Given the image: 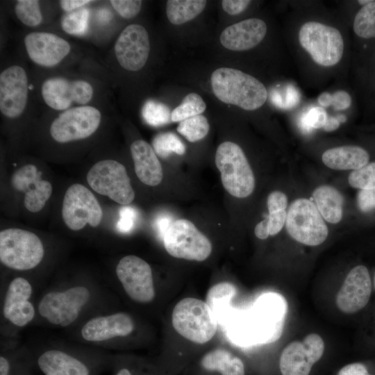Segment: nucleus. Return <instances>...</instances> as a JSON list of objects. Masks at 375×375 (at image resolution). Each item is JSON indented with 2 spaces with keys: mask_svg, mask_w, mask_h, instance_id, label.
Wrapping results in <instances>:
<instances>
[{
  "mask_svg": "<svg viewBox=\"0 0 375 375\" xmlns=\"http://www.w3.org/2000/svg\"><path fill=\"white\" fill-rule=\"evenodd\" d=\"M267 25L264 21L250 18L226 27L221 33V44L231 51H245L258 45L265 38Z\"/></svg>",
  "mask_w": 375,
  "mask_h": 375,
  "instance_id": "6ab92c4d",
  "label": "nucleus"
},
{
  "mask_svg": "<svg viewBox=\"0 0 375 375\" xmlns=\"http://www.w3.org/2000/svg\"><path fill=\"white\" fill-rule=\"evenodd\" d=\"M287 205V197L284 193L280 191L272 192L267 197V208L269 213L281 210H285Z\"/></svg>",
  "mask_w": 375,
  "mask_h": 375,
  "instance_id": "c03bdc74",
  "label": "nucleus"
},
{
  "mask_svg": "<svg viewBox=\"0 0 375 375\" xmlns=\"http://www.w3.org/2000/svg\"><path fill=\"white\" fill-rule=\"evenodd\" d=\"M89 298V290L82 286L69 288L64 292H49L41 299L38 311L50 323L66 326L76 319Z\"/></svg>",
  "mask_w": 375,
  "mask_h": 375,
  "instance_id": "9b49d317",
  "label": "nucleus"
},
{
  "mask_svg": "<svg viewBox=\"0 0 375 375\" xmlns=\"http://www.w3.org/2000/svg\"><path fill=\"white\" fill-rule=\"evenodd\" d=\"M28 94V81L25 69L11 65L0 74V110L6 117L14 119L24 111Z\"/></svg>",
  "mask_w": 375,
  "mask_h": 375,
  "instance_id": "dca6fc26",
  "label": "nucleus"
},
{
  "mask_svg": "<svg viewBox=\"0 0 375 375\" xmlns=\"http://www.w3.org/2000/svg\"><path fill=\"white\" fill-rule=\"evenodd\" d=\"M51 193V184L42 180L34 189L25 194L24 202L26 208L32 212H39L44 208Z\"/></svg>",
  "mask_w": 375,
  "mask_h": 375,
  "instance_id": "c9c22d12",
  "label": "nucleus"
},
{
  "mask_svg": "<svg viewBox=\"0 0 375 375\" xmlns=\"http://www.w3.org/2000/svg\"><path fill=\"white\" fill-rule=\"evenodd\" d=\"M318 102L323 107L332 105V94L328 92L322 93L318 97Z\"/></svg>",
  "mask_w": 375,
  "mask_h": 375,
  "instance_id": "5fc2aeb1",
  "label": "nucleus"
},
{
  "mask_svg": "<svg viewBox=\"0 0 375 375\" xmlns=\"http://www.w3.org/2000/svg\"><path fill=\"white\" fill-rule=\"evenodd\" d=\"M372 0H360L358 1L360 4H362L363 6L367 5V3L372 2Z\"/></svg>",
  "mask_w": 375,
  "mask_h": 375,
  "instance_id": "bf43d9fd",
  "label": "nucleus"
},
{
  "mask_svg": "<svg viewBox=\"0 0 375 375\" xmlns=\"http://www.w3.org/2000/svg\"><path fill=\"white\" fill-rule=\"evenodd\" d=\"M287 212L281 210L272 213H269L268 227L269 235H274L278 233L285 224Z\"/></svg>",
  "mask_w": 375,
  "mask_h": 375,
  "instance_id": "37998d69",
  "label": "nucleus"
},
{
  "mask_svg": "<svg viewBox=\"0 0 375 375\" xmlns=\"http://www.w3.org/2000/svg\"><path fill=\"white\" fill-rule=\"evenodd\" d=\"M349 184L360 190L375 188V162L367 163L351 172L348 178Z\"/></svg>",
  "mask_w": 375,
  "mask_h": 375,
  "instance_id": "4c0bfd02",
  "label": "nucleus"
},
{
  "mask_svg": "<svg viewBox=\"0 0 375 375\" xmlns=\"http://www.w3.org/2000/svg\"><path fill=\"white\" fill-rule=\"evenodd\" d=\"M91 2H92L91 0H61L59 1V4L64 11L70 12L84 8L85 6Z\"/></svg>",
  "mask_w": 375,
  "mask_h": 375,
  "instance_id": "8fccbe9b",
  "label": "nucleus"
},
{
  "mask_svg": "<svg viewBox=\"0 0 375 375\" xmlns=\"http://www.w3.org/2000/svg\"><path fill=\"white\" fill-rule=\"evenodd\" d=\"M101 120V113L95 107L85 105L71 108L52 122L50 134L60 143L83 140L97 130Z\"/></svg>",
  "mask_w": 375,
  "mask_h": 375,
  "instance_id": "1a4fd4ad",
  "label": "nucleus"
},
{
  "mask_svg": "<svg viewBox=\"0 0 375 375\" xmlns=\"http://www.w3.org/2000/svg\"><path fill=\"white\" fill-rule=\"evenodd\" d=\"M209 128L206 117L199 115L180 122L176 130L187 140L195 142L208 134Z\"/></svg>",
  "mask_w": 375,
  "mask_h": 375,
  "instance_id": "c756f323",
  "label": "nucleus"
},
{
  "mask_svg": "<svg viewBox=\"0 0 375 375\" xmlns=\"http://www.w3.org/2000/svg\"><path fill=\"white\" fill-rule=\"evenodd\" d=\"M172 222L171 218L167 216H162L158 218L156 226L162 238Z\"/></svg>",
  "mask_w": 375,
  "mask_h": 375,
  "instance_id": "864d4df0",
  "label": "nucleus"
},
{
  "mask_svg": "<svg viewBox=\"0 0 375 375\" xmlns=\"http://www.w3.org/2000/svg\"><path fill=\"white\" fill-rule=\"evenodd\" d=\"M206 3L205 0H169L166 3L167 18L173 24H184L199 15Z\"/></svg>",
  "mask_w": 375,
  "mask_h": 375,
  "instance_id": "bb28decb",
  "label": "nucleus"
},
{
  "mask_svg": "<svg viewBox=\"0 0 375 375\" xmlns=\"http://www.w3.org/2000/svg\"><path fill=\"white\" fill-rule=\"evenodd\" d=\"M38 364L45 375H89L88 367L82 362L58 350L43 353Z\"/></svg>",
  "mask_w": 375,
  "mask_h": 375,
  "instance_id": "5701e85b",
  "label": "nucleus"
},
{
  "mask_svg": "<svg viewBox=\"0 0 375 375\" xmlns=\"http://www.w3.org/2000/svg\"><path fill=\"white\" fill-rule=\"evenodd\" d=\"M374 288H375V274H374Z\"/></svg>",
  "mask_w": 375,
  "mask_h": 375,
  "instance_id": "052dcab7",
  "label": "nucleus"
},
{
  "mask_svg": "<svg viewBox=\"0 0 375 375\" xmlns=\"http://www.w3.org/2000/svg\"><path fill=\"white\" fill-rule=\"evenodd\" d=\"M41 94L45 103L56 110H66L73 103L85 106L92 99V85L84 80L51 77L44 81Z\"/></svg>",
  "mask_w": 375,
  "mask_h": 375,
  "instance_id": "f8f14e48",
  "label": "nucleus"
},
{
  "mask_svg": "<svg viewBox=\"0 0 375 375\" xmlns=\"http://www.w3.org/2000/svg\"><path fill=\"white\" fill-rule=\"evenodd\" d=\"M338 375H369L365 366L360 362L349 364L343 367Z\"/></svg>",
  "mask_w": 375,
  "mask_h": 375,
  "instance_id": "de8ad7c7",
  "label": "nucleus"
},
{
  "mask_svg": "<svg viewBox=\"0 0 375 375\" xmlns=\"http://www.w3.org/2000/svg\"><path fill=\"white\" fill-rule=\"evenodd\" d=\"M131 317L124 312L94 317L82 328L83 338L91 342L104 341L117 336H126L133 330Z\"/></svg>",
  "mask_w": 375,
  "mask_h": 375,
  "instance_id": "412c9836",
  "label": "nucleus"
},
{
  "mask_svg": "<svg viewBox=\"0 0 375 375\" xmlns=\"http://www.w3.org/2000/svg\"><path fill=\"white\" fill-rule=\"evenodd\" d=\"M110 3L122 17L131 19L140 11L142 2L140 0H111Z\"/></svg>",
  "mask_w": 375,
  "mask_h": 375,
  "instance_id": "ea45409f",
  "label": "nucleus"
},
{
  "mask_svg": "<svg viewBox=\"0 0 375 375\" xmlns=\"http://www.w3.org/2000/svg\"><path fill=\"white\" fill-rule=\"evenodd\" d=\"M254 233L256 236L260 240H265L268 238L269 232L267 217L257 224L254 229Z\"/></svg>",
  "mask_w": 375,
  "mask_h": 375,
  "instance_id": "603ef678",
  "label": "nucleus"
},
{
  "mask_svg": "<svg viewBox=\"0 0 375 375\" xmlns=\"http://www.w3.org/2000/svg\"><path fill=\"white\" fill-rule=\"evenodd\" d=\"M206 108V105L200 95L194 92L190 93L172 111V122H181L190 117L201 115L205 111Z\"/></svg>",
  "mask_w": 375,
  "mask_h": 375,
  "instance_id": "c85d7f7f",
  "label": "nucleus"
},
{
  "mask_svg": "<svg viewBox=\"0 0 375 375\" xmlns=\"http://www.w3.org/2000/svg\"><path fill=\"white\" fill-rule=\"evenodd\" d=\"M351 103V97L345 91H338L332 95V106L336 110H346Z\"/></svg>",
  "mask_w": 375,
  "mask_h": 375,
  "instance_id": "49530a36",
  "label": "nucleus"
},
{
  "mask_svg": "<svg viewBox=\"0 0 375 375\" xmlns=\"http://www.w3.org/2000/svg\"><path fill=\"white\" fill-rule=\"evenodd\" d=\"M372 294L369 273L364 265L353 267L347 274L336 297L338 308L344 313L353 314L364 308Z\"/></svg>",
  "mask_w": 375,
  "mask_h": 375,
  "instance_id": "a211bd4d",
  "label": "nucleus"
},
{
  "mask_svg": "<svg viewBox=\"0 0 375 375\" xmlns=\"http://www.w3.org/2000/svg\"><path fill=\"white\" fill-rule=\"evenodd\" d=\"M353 30L362 38H375V1L363 6L356 14Z\"/></svg>",
  "mask_w": 375,
  "mask_h": 375,
  "instance_id": "7c9ffc66",
  "label": "nucleus"
},
{
  "mask_svg": "<svg viewBox=\"0 0 375 375\" xmlns=\"http://www.w3.org/2000/svg\"><path fill=\"white\" fill-rule=\"evenodd\" d=\"M212 92L224 103L254 110L266 101L265 85L253 76L236 69L221 67L210 77Z\"/></svg>",
  "mask_w": 375,
  "mask_h": 375,
  "instance_id": "f257e3e1",
  "label": "nucleus"
},
{
  "mask_svg": "<svg viewBox=\"0 0 375 375\" xmlns=\"http://www.w3.org/2000/svg\"><path fill=\"white\" fill-rule=\"evenodd\" d=\"M15 12L24 25L35 27L42 22V15L39 1L19 0L15 6Z\"/></svg>",
  "mask_w": 375,
  "mask_h": 375,
  "instance_id": "72a5a7b5",
  "label": "nucleus"
},
{
  "mask_svg": "<svg viewBox=\"0 0 375 375\" xmlns=\"http://www.w3.org/2000/svg\"><path fill=\"white\" fill-rule=\"evenodd\" d=\"M116 375H131V374L127 369H122L119 370Z\"/></svg>",
  "mask_w": 375,
  "mask_h": 375,
  "instance_id": "13d9d810",
  "label": "nucleus"
},
{
  "mask_svg": "<svg viewBox=\"0 0 375 375\" xmlns=\"http://www.w3.org/2000/svg\"><path fill=\"white\" fill-rule=\"evenodd\" d=\"M32 288L27 280L17 277L10 283L3 306L4 317L18 326L32 320L35 315L33 306L28 301Z\"/></svg>",
  "mask_w": 375,
  "mask_h": 375,
  "instance_id": "aec40b11",
  "label": "nucleus"
},
{
  "mask_svg": "<svg viewBox=\"0 0 375 375\" xmlns=\"http://www.w3.org/2000/svg\"><path fill=\"white\" fill-rule=\"evenodd\" d=\"M215 164L221 174L222 185L230 194L244 198L253 192V173L237 144L228 141L220 144L215 153Z\"/></svg>",
  "mask_w": 375,
  "mask_h": 375,
  "instance_id": "7ed1b4c3",
  "label": "nucleus"
},
{
  "mask_svg": "<svg viewBox=\"0 0 375 375\" xmlns=\"http://www.w3.org/2000/svg\"><path fill=\"white\" fill-rule=\"evenodd\" d=\"M357 203L359 209L364 212H369L375 208V188L360 190L357 196Z\"/></svg>",
  "mask_w": 375,
  "mask_h": 375,
  "instance_id": "79ce46f5",
  "label": "nucleus"
},
{
  "mask_svg": "<svg viewBox=\"0 0 375 375\" xmlns=\"http://www.w3.org/2000/svg\"><path fill=\"white\" fill-rule=\"evenodd\" d=\"M116 274L124 290L133 300L147 303L153 299L152 271L145 260L133 255L124 256L116 267Z\"/></svg>",
  "mask_w": 375,
  "mask_h": 375,
  "instance_id": "4468645a",
  "label": "nucleus"
},
{
  "mask_svg": "<svg viewBox=\"0 0 375 375\" xmlns=\"http://www.w3.org/2000/svg\"><path fill=\"white\" fill-rule=\"evenodd\" d=\"M369 156L357 146H342L326 150L322 155L323 162L333 169H358L367 165Z\"/></svg>",
  "mask_w": 375,
  "mask_h": 375,
  "instance_id": "b1692460",
  "label": "nucleus"
},
{
  "mask_svg": "<svg viewBox=\"0 0 375 375\" xmlns=\"http://www.w3.org/2000/svg\"><path fill=\"white\" fill-rule=\"evenodd\" d=\"M42 172L34 165H24L13 174L12 186L15 190L26 194L34 189L42 180Z\"/></svg>",
  "mask_w": 375,
  "mask_h": 375,
  "instance_id": "473e14b6",
  "label": "nucleus"
},
{
  "mask_svg": "<svg viewBox=\"0 0 375 375\" xmlns=\"http://www.w3.org/2000/svg\"><path fill=\"white\" fill-rule=\"evenodd\" d=\"M201 363L204 369L217 371L222 375H244V366L241 359L224 349L210 351L203 356Z\"/></svg>",
  "mask_w": 375,
  "mask_h": 375,
  "instance_id": "a878e982",
  "label": "nucleus"
},
{
  "mask_svg": "<svg viewBox=\"0 0 375 375\" xmlns=\"http://www.w3.org/2000/svg\"><path fill=\"white\" fill-rule=\"evenodd\" d=\"M153 149L159 156L167 158L172 153L183 155L185 146L180 138L173 133L166 132L158 134L152 141Z\"/></svg>",
  "mask_w": 375,
  "mask_h": 375,
  "instance_id": "2f4dec72",
  "label": "nucleus"
},
{
  "mask_svg": "<svg viewBox=\"0 0 375 375\" xmlns=\"http://www.w3.org/2000/svg\"><path fill=\"white\" fill-rule=\"evenodd\" d=\"M142 114L145 122L152 126H160L172 122L169 108L155 100H149L144 103Z\"/></svg>",
  "mask_w": 375,
  "mask_h": 375,
  "instance_id": "f704fd0d",
  "label": "nucleus"
},
{
  "mask_svg": "<svg viewBox=\"0 0 375 375\" xmlns=\"http://www.w3.org/2000/svg\"><path fill=\"white\" fill-rule=\"evenodd\" d=\"M346 117L342 115H340L336 117L328 116L326 122L323 127V129L326 131H332L337 129L341 122H346Z\"/></svg>",
  "mask_w": 375,
  "mask_h": 375,
  "instance_id": "3c124183",
  "label": "nucleus"
},
{
  "mask_svg": "<svg viewBox=\"0 0 375 375\" xmlns=\"http://www.w3.org/2000/svg\"><path fill=\"white\" fill-rule=\"evenodd\" d=\"M116 59L119 65L130 72H137L146 64L150 51L149 34L140 25L132 24L126 26L119 35L114 46Z\"/></svg>",
  "mask_w": 375,
  "mask_h": 375,
  "instance_id": "2eb2a0df",
  "label": "nucleus"
},
{
  "mask_svg": "<svg viewBox=\"0 0 375 375\" xmlns=\"http://www.w3.org/2000/svg\"><path fill=\"white\" fill-rule=\"evenodd\" d=\"M87 181L94 191L118 203L127 205L135 198L126 168L116 160L106 159L95 163L87 174Z\"/></svg>",
  "mask_w": 375,
  "mask_h": 375,
  "instance_id": "0eeeda50",
  "label": "nucleus"
},
{
  "mask_svg": "<svg viewBox=\"0 0 375 375\" xmlns=\"http://www.w3.org/2000/svg\"><path fill=\"white\" fill-rule=\"evenodd\" d=\"M44 256L40 238L33 233L20 228L0 232V260L6 267L28 270L36 267Z\"/></svg>",
  "mask_w": 375,
  "mask_h": 375,
  "instance_id": "20e7f679",
  "label": "nucleus"
},
{
  "mask_svg": "<svg viewBox=\"0 0 375 375\" xmlns=\"http://www.w3.org/2000/svg\"><path fill=\"white\" fill-rule=\"evenodd\" d=\"M250 3L249 0H223L222 6L228 14L235 15L243 12Z\"/></svg>",
  "mask_w": 375,
  "mask_h": 375,
  "instance_id": "a18cd8bd",
  "label": "nucleus"
},
{
  "mask_svg": "<svg viewBox=\"0 0 375 375\" xmlns=\"http://www.w3.org/2000/svg\"><path fill=\"white\" fill-rule=\"evenodd\" d=\"M172 322L178 334L198 344L210 340L217 328V319L206 302L192 297L183 299L176 303Z\"/></svg>",
  "mask_w": 375,
  "mask_h": 375,
  "instance_id": "f03ea898",
  "label": "nucleus"
},
{
  "mask_svg": "<svg viewBox=\"0 0 375 375\" xmlns=\"http://www.w3.org/2000/svg\"><path fill=\"white\" fill-rule=\"evenodd\" d=\"M324 342L317 333L307 335L302 341H294L283 349L279 360L282 375H309L312 365L322 357Z\"/></svg>",
  "mask_w": 375,
  "mask_h": 375,
  "instance_id": "ddd939ff",
  "label": "nucleus"
},
{
  "mask_svg": "<svg viewBox=\"0 0 375 375\" xmlns=\"http://www.w3.org/2000/svg\"><path fill=\"white\" fill-rule=\"evenodd\" d=\"M271 99L276 106L280 108H284V100L282 99L281 94L278 91L272 92L271 94Z\"/></svg>",
  "mask_w": 375,
  "mask_h": 375,
  "instance_id": "6e6d98bb",
  "label": "nucleus"
},
{
  "mask_svg": "<svg viewBox=\"0 0 375 375\" xmlns=\"http://www.w3.org/2000/svg\"><path fill=\"white\" fill-rule=\"evenodd\" d=\"M327 117V113L324 108L313 107L301 117L300 126L306 132H310L313 128H323Z\"/></svg>",
  "mask_w": 375,
  "mask_h": 375,
  "instance_id": "58836bf2",
  "label": "nucleus"
},
{
  "mask_svg": "<svg viewBox=\"0 0 375 375\" xmlns=\"http://www.w3.org/2000/svg\"><path fill=\"white\" fill-rule=\"evenodd\" d=\"M10 365L8 361L3 356L0 357V375H8Z\"/></svg>",
  "mask_w": 375,
  "mask_h": 375,
  "instance_id": "4d7b16f0",
  "label": "nucleus"
},
{
  "mask_svg": "<svg viewBox=\"0 0 375 375\" xmlns=\"http://www.w3.org/2000/svg\"><path fill=\"white\" fill-rule=\"evenodd\" d=\"M286 229L296 241L317 246L326 239L328 231L315 203L306 199L293 201L287 212Z\"/></svg>",
  "mask_w": 375,
  "mask_h": 375,
  "instance_id": "6e6552de",
  "label": "nucleus"
},
{
  "mask_svg": "<svg viewBox=\"0 0 375 375\" xmlns=\"http://www.w3.org/2000/svg\"><path fill=\"white\" fill-rule=\"evenodd\" d=\"M315 205L322 217L327 222L336 224L342 217L344 198L335 188L322 185L312 194Z\"/></svg>",
  "mask_w": 375,
  "mask_h": 375,
  "instance_id": "393cba45",
  "label": "nucleus"
},
{
  "mask_svg": "<svg viewBox=\"0 0 375 375\" xmlns=\"http://www.w3.org/2000/svg\"><path fill=\"white\" fill-rule=\"evenodd\" d=\"M137 218L138 213L134 208L131 206L121 208L117 228L122 233L130 232L135 227Z\"/></svg>",
  "mask_w": 375,
  "mask_h": 375,
  "instance_id": "a19ab883",
  "label": "nucleus"
},
{
  "mask_svg": "<svg viewBox=\"0 0 375 375\" xmlns=\"http://www.w3.org/2000/svg\"><path fill=\"white\" fill-rule=\"evenodd\" d=\"M136 176L144 184L156 186L162 180V169L153 149L143 140L134 141L131 145Z\"/></svg>",
  "mask_w": 375,
  "mask_h": 375,
  "instance_id": "4be33fe9",
  "label": "nucleus"
},
{
  "mask_svg": "<svg viewBox=\"0 0 375 375\" xmlns=\"http://www.w3.org/2000/svg\"><path fill=\"white\" fill-rule=\"evenodd\" d=\"M299 40L301 47L319 65L333 66L342 58L343 39L334 27L316 22H306L299 30Z\"/></svg>",
  "mask_w": 375,
  "mask_h": 375,
  "instance_id": "39448f33",
  "label": "nucleus"
},
{
  "mask_svg": "<svg viewBox=\"0 0 375 375\" xmlns=\"http://www.w3.org/2000/svg\"><path fill=\"white\" fill-rule=\"evenodd\" d=\"M300 99L299 91L293 85H288L284 100V108L290 109L298 104Z\"/></svg>",
  "mask_w": 375,
  "mask_h": 375,
  "instance_id": "09e8293b",
  "label": "nucleus"
},
{
  "mask_svg": "<svg viewBox=\"0 0 375 375\" xmlns=\"http://www.w3.org/2000/svg\"><path fill=\"white\" fill-rule=\"evenodd\" d=\"M167 253L175 258L203 261L212 251V244L190 221H173L162 238Z\"/></svg>",
  "mask_w": 375,
  "mask_h": 375,
  "instance_id": "423d86ee",
  "label": "nucleus"
},
{
  "mask_svg": "<svg viewBox=\"0 0 375 375\" xmlns=\"http://www.w3.org/2000/svg\"><path fill=\"white\" fill-rule=\"evenodd\" d=\"M102 215L100 204L86 187L75 183L67 188L63 199L62 216L69 228L78 231L87 224L97 227Z\"/></svg>",
  "mask_w": 375,
  "mask_h": 375,
  "instance_id": "9d476101",
  "label": "nucleus"
},
{
  "mask_svg": "<svg viewBox=\"0 0 375 375\" xmlns=\"http://www.w3.org/2000/svg\"><path fill=\"white\" fill-rule=\"evenodd\" d=\"M89 11L86 8L65 14L61 21L62 30L70 35H81L87 29Z\"/></svg>",
  "mask_w": 375,
  "mask_h": 375,
  "instance_id": "e433bc0d",
  "label": "nucleus"
},
{
  "mask_svg": "<svg viewBox=\"0 0 375 375\" xmlns=\"http://www.w3.org/2000/svg\"><path fill=\"white\" fill-rule=\"evenodd\" d=\"M24 42L29 58L44 67L57 65L71 51L69 43L53 33H29L24 37Z\"/></svg>",
  "mask_w": 375,
  "mask_h": 375,
  "instance_id": "f3484780",
  "label": "nucleus"
},
{
  "mask_svg": "<svg viewBox=\"0 0 375 375\" xmlns=\"http://www.w3.org/2000/svg\"><path fill=\"white\" fill-rule=\"evenodd\" d=\"M235 294V287L227 282L216 284L208 290L206 302L215 313L217 321L220 316L224 315V310Z\"/></svg>",
  "mask_w": 375,
  "mask_h": 375,
  "instance_id": "cd10ccee",
  "label": "nucleus"
}]
</instances>
